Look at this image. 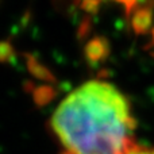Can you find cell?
<instances>
[{
  "label": "cell",
  "instance_id": "1",
  "mask_svg": "<svg viewBox=\"0 0 154 154\" xmlns=\"http://www.w3.org/2000/svg\"><path fill=\"white\" fill-rule=\"evenodd\" d=\"M50 127L60 154H130L135 119L127 97L114 84L91 80L65 96Z\"/></svg>",
  "mask_w": 154,
  "mask_h": 154
},
{
  "label": "cell",
  "instance_id": "2",
  "mask_svg": "<svg viewBox=\"0 0 154 154\" xmlns=\"http://www.w3.org/2000/svg\"><path fill=\"white\" fill-rule=\"evenodd\" d=\"M130 154H154V146L153 147H141L137 145L130 152Z\"/></svg>",
  "mask_w": 154,
  "mask_h": 154
},
{
  "label": "cell",
  "instance_id": "3",
  "mask_svg": "<svg viewBox=\"0 0 154 154\" xmlns=\"http://www.w3.org/2000/svg\"><path fill=\"white\" fill-rule=\"evenodd\" d=\"M115 2H118V3H123V4H126V5H131L134 3V0H115Z\"/></svg>",
  "mask_w": 154,
  "mask_h": 154
}]
</instances>
